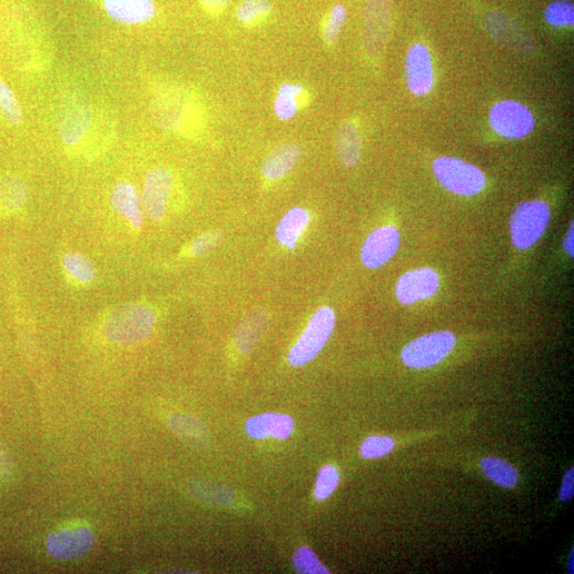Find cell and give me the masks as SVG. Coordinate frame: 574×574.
<instances>
[{
	"label": "cell",
	"mask_w": 574,
	"mask_h": 574,
	"mask_svg": "<svg viewBox=\"0 0 574 574\" xmlns=\"http://www.w3.org/2000/svg\"><path fill=\"white\" fill-rule=\"evenodd\" d=\"M155 322L157 315L152 305L136 302L109 310L102 318L101 330L111 344L131 346L146 340Z\"/></svg>",
	"instance_id": "cell-1"
},
{
	"label": "cell",
	"mask_w": 574,
	"mask_h": 574,
	"mask_svg": "<svg viewBox=\"0 0 574 574\" xmlns=\"http://www.w3.org/2000/svg\"><path fill=\"white\" fill-rule=\"evenodd\" d=\"M335 323L336 316L332 309L322 307L316 310L301 338L287 355L290 366L302 367L313 361L332 336Z\"/></svg>",
	"instance_id": "cell-2"
},
{
	"label": "cell",
	"mask_w": 574,
	"mask_h": 574,
	"mask_svg": "<svg viewBox=\"0 0 574 574\" xmlns=\"http://www.w3.org/2000/svg\"><path fill=\"white\" fill-rule=\"evenodd\" d=\"M55 123L62 143L74 148L84 139L93 123V110L87 99L79 93H68L59 102Z\"/></svg>",
	"instance_id": "cell-3"
},
{
	"label": "cell",
	"mask_w": 574,
	"mask_h": 574,
	"mask_svg": "<svg viewBox=\"0 0 574 574\" xmlns=\"http://www.w3.org/2000/svg\"><path fill=\"white\" fill-rule=\"evenodd\" d=\"M551 210L541 201L518 204L510 216V230L513 244L520 251L531 248L545 233Z\"/></svg>",
	"instance_id": "cell-4"
},
{
	"label": "cell",
	"mask_w": 574,
	"mask_h": 574,
	"mask_svg": "<svg viewBox=\"0 0 574 574\" xmlns=\"http://www.w3.org/2000/svg\"><path fill=\"white\" fill-rule=\"evenodd\" d=\"M433 172L439 183L453 194L474 196L486 185L485 174L479 167L453 157H440L433 163Z\"/></svg>",
	"instance_id": "cell-5"
},
{
	"label": "cell",
	"mask_w": 574,
	"mask_h": 574,
	"mask_svg": "<svg viewBox=\"0 0 574 574\" xmlns=\"http://www.w3.org/2000/svg\"><path fill=\"white\" fill-rule=\"evenodd\" d=\"M455 342V336L449 331L423 335L404 347L401 359L405 365L416 370L433 367L451 353Z\"/></svg>",
	"instance_id": "cell-6"
},
{
	"label": "cell",
	"mask_w": 574,
	"mask_h": 574,
	"mask_svg": "<svg viewBox=\"0 0 574 574\" xmlns=\"http://www.w3.org/2000/svg\"><path fill=\"white\" fill-rule=\"evenodd\" d=\"M490 123L499 135L510 140H520L532 133L535 120L526 105L516 101H502L494 104Z\"/></svg>",
	"instance_id": "cell-7"
},
{
	"label": "cell",
	"mask_w": 574,
	"mask_h": 574,
	"mask_svg": "<svg viewBox=\"0 0 574 574\" xmlns=\"http://www.w3.org/2000/svg\"><path fill=\"white\" fill-rule=\"evenodd\" d=\"M173 184V173L166 167H155L147 173L144 181L141 202L144 214L149 220L155 223L164 220Z\"/></svg>",
	"instance_id": "cell-8"
},
{
	"label": "cell",
	"mask_w": 574,
	"mask_h": 574,
	"mask_svg": "<svg viewBox=\"0 0 574 574\" xmlns=\"http://www.w3.org/2000/svg\"><path fill=\"white\" fill-rule=\"evenodd\" d=\"M392 20L391 0H367L363 42L368 54H378L388 43Z\"/></svg>",
	"instance_id": "cell-9"
},
{
	"label": "cell",
	"mask_w": 574,
	"mask_h": 574,
	"mask_svg": "<svg viewBox=\"0 0 574 574\" xmlns=\"http://www.w3.org/2000/svg\"><path fill=\"white\" fill-rule=\"evenodd\" d=\"M93 546L92 529L84 526L59 529L49 534L46 539L49 555L61 561L84 558L91 552Z\"/></svg>",
	"instance_id": "cell-10"
},
{
	"label": "cell",
	"mask_w": 574,
	"mask_h": 574,
	"mask_svg": "<svg viewBox=\"0 0 574 574\" xmlns=\"http://www.w3.org/2000/svg\"><path fill=\"white\" fill-rule=\"evenodd\" d=\"M486 29L501 45L518 53L533 51L534 42L531 35L513 17L504 12H492L485 21Z\"/></svg>",
	"instance_id": "cell-11"
},
{
	"label": "cell",
	"mask_w": 574,
	"mask_h": 574,
	"mask_svg": "<svg viewBox=\"0 0 574 574\" xmlns=\"http://www.w3.org/2000/svg\"><path fill=\"white\" fill-rule=\"evenodd\" d=\"M401 247V233L392 226L374 230L361 247V263L370 270L382 267L397 253Z\"/></svg>",
	"instance_id": "cell-12"
},
{
	"label": "cell",
	"mask_w": 574,
	"mask_h": 574,
	"mask_svg": "<svg viewBox=\"0 0 574 574\" xmlns=\"http://www.w3.org/2000/svg\"><path fill=\"white\" fill-rule=\"evenodd\" d=\"M405 76L409 89L414 95H427L434 86L432 57L423 44H414L405 59Z\"/></svg>",
	"instance_id": "cell-13"
},
{
	"label": "cell",
	"mask_w": 574,
	"mask_h": 574,
	"mask_svg": "<svg viewBox=\"0 0 574 574\" xmlns=\"http://www.w3.org/2000/svg\"><path fill=\"white\" fill-rule=\"evenodd\" d=\"M440 278L438 272L430 268H421L404 273L399 279L396 289L398 301L404 305L426 301L438 292Z\"/></svg>",
	"instance_id": "cell-14"
},
{
	"label": "cell",
	"mask_w": 574,
	"mask_h": 574,
	"mask_svg": "<svg viewBox=\"0 0 574 574\" xmlns=\"http://www.w3.org/2000/svg\"><path fill=\"white\" fill-rule=\"evenodd\" d=\"M110 202L117 214L127 222L131 233H140L144 223V211L139 192L134 183L121 181L112 189Z\"/></svg>",
	"instance_id": "cell-15"
},
{
	"label": "cell",
	"mask_w": 574,
	"mask_h": 574,
	"mask_svg": "<svg viewBox=\"0 0 574 574\" xmlns=\"http://www.w3.org/2000/svg\"><path fill=\"white\" fill-rule=\"evenodd\" d=\"M105 14L116 23L140 25L155 15L153 0H104Z\"/></svg>",
	"instance_id": "cell-16"
},
{
	"label": "cell",
	"mask_w": 574,
	"mask_h": 574,
	"mask_svg": "<svg viewBox=\"0 0 574 574\" xmlns=\"http://www.w3.org/2000/svg\"><path fill=\"white\" fill-rule=\"evenodd\" d=\"M295 422L289 415L264 413L249 418L246 422V433L254 440L272 438L287 440L294 430Z\"/></svg>",
	"instance_id": "cell-17"
},
{
	"label": "cell",
	"mask_w": 574,
	"mask_h": 574,
	"mask_svg": "<svg viewBox=\"0 0 574 574\" xmlns=\"http://www.w3.org/2000/svg\"><path fill=\"white\" fill-rule=\"evenodd\" d=\"M270 324V313L265 309L252 310L237 324L234 341L242 353L252 352L259 344Z\"/></svg>",
	"instance_id": "cell-18"
},
{
	"label": "cell",
	"mask_w": 574,
	"mask_h": 574,
	"mask_svg": "<svg viewBox=\"0 0 574 574\" xmlns=\"http://www.w3.org/2000/svg\"><path fill=\"white\" fill-rule=\"evenodd\" d=\"M28 202V189L16 174H0V218L15 216Z\"/></svg>",
	"instance_id": "cell-19"
},
{
	"label": "cell",
	"mask_w": 574,
	"mask_h": 574,
	"mask_svg": "<svg viewBox=\"0 0 574 574\" xmlns=\"http://www.w3.org/2000/svg\"><path fill=\"white\" fill-rule=\"evenodd\" d=\"M311 215L307 209L292 208L281 218L276 229V239L279 244L286 249H295L305 230L308 229Z\"/></svg>",
	"instance_id": "cell-20"
},
{
	"label": "cell",
	"mask_w": 574,
	"mask_h": 574,
	"mask_svg": "<svg viewBox=\"0 0 574 574\" xmlns=\"http://www.w3.org/2000/svg\"><path fill=\"white\" fill-rule=\"evenodd\" d=\"M302 149L298 144H283L268 155L262 173L268 180H278L289 173L301 160Z\"/></svg>",
	"instance_id": "cell-21"
},
{
	"label": "cell",
	"mask_w": 574,
	"mask_h": 574,
	"mask_svg": "<svg viewBox=\"0 0 574 574\" xmlns=\"http://www.w3.org/2000/svg\"><path fill=\"white\" fill-rule=\"evenodd\" d=\"M61 266L67 282L74 287L89 286L95 280L96 268L83 253H65L61 260Z\"/></svg>",
	"instance_id": "cell-22"
},
{
	"label": "cell",
	"mask_w": 574,
	"mask_h": 574,
	"mask_svg": "<svg viewBox=\"0 0 574 574\" xmlns=\"http://www.w3.org/2000/svg\"><path fill=\"white\" fill-rule=\"evenodd\" d=\"M361 139L360 131L353 123L342 124L336 136V153L341 163L346 167L359 164L361 157Z\"/></svg>",
	"instance_id": "cell-23"
},
{
	"label": "cell",
	"mask_w": 574,
	"mask_h": 574,
	"mask_svg": "<svg viewBox=\"0 0 574 574\" xmlns=\"http://www.w3.org/2000/svg\"><path fill=\"white\" fill-rule=\"evenodd\" d=\"M174 434L189 444L203 446L209 441V432L196 417L183 414L173 415L168 421Z\"/></svg>",
	"instance_id": "cell-24"
},
{
	"label": "cell",
	"mask_w": 574,
	"mask_h": 574,
	"mask_svg": "<svg viewBox=\"0 0 574 574\" xmlns=\"http://www.w3.org/2000/svg\"><path fill=\"white\" fill-rule=\"evenodd\" d=\"M185 490L196 500L213 505H228L235 499L233 490L213 482L191 481L186 483Z\"/></svg>",
	"instance_id": "cell-25"
},
{
	"label": "cell",
	"mask_w": 574,
	"mask_h": 574,
	"mask_svg": "<svg viewBox=\"0 0 574 574\" xmlns=\"http://www.w3.org/2000/svg\"><path fill=\"white\" fill-rule=\"evenodd\" d=\"M303 87L301 84H283L279 87L276 101H274V114L281 121H290L298 112L297 97L301 95Z\"/></svg>",
	"instance_id": "cell-26"
},
{
	"label": "cell",
	"mask_w": 574,
	"mask_h": 574,
	"mask_svg": "<svg viewBox=\"0 0 574 574\" xmlns=\"http://www.w3.org/2000/svg\"><path fill=\"white\" fill-rule=\"evenodd\" d=\"M0 117L11 127H18L24 123V114L14 90L0 77Z\"/></svg>",
	"instance_id": "cell-27"
},
{
	"label": "cell",
	"mask_w": 574,
	"mask_h": 574,
	"mask_svg": "<svg viewBox=\"0 0 574 574\" xmlns=\"http://www.w3.org/2000/svg\"><path fill=\"white\" fill-rule=\"evenodd\" d=\"M481 467L486 477L503 488H514L518 482L515 468L503 460L486 458L481 460Z\"/></svg>",
	"instance_id": "cell-28"
},
{
	"label": "cell",
	"mask_w": 574,
	"mask_h": 574,
	"mask_svg": "<svg viewBox=\"0 0 574 574\" xmlns=\"http://www.w3.org/2000/svg\"><path fill=\"white\" fill-rule=\"evenodd\" d=\"M340 484V472L332 465H326L318 472L314 497L318 501H324L333 494Z\"/></svg>",
	"instance_id": "cell-29"
},
{
	"label": "cell",
	"mask_w": 574,
	"mask_h": 574,
	"mask_svg": "<svg viewBox=\"0 0 574 574\" xmlns=\"http://www.w3.org/2000/svg\"><path fill=\"white\" fill-rule=\"evenodd\" d=\"M545 18L554 27L572 26L574 23V5L569 0H557V2L548 5Z\"/></svg>",
	"instance_id": "cell-30"
},
{
	"label": "cell",
	"mask_w": 574,
	"mask_h": 574,
	"mask_svg": "<svg viewBox=\"0 0 574 574\" xmlns=\"http://www.w3.org/2000/svg\"><path fill=\"white\" fill-rule=\"evenodd\" d=\"M294 566L298 573L302 574H329L330 571L318 559L314 551L309 547L297 549L294 554Z\"/></svg>",
	"instance_id": "cell-31"
},
{
	"label": "cell",
	"mask_w": 574,
	"mask_h": 574,
	"mask_svg": "<svg viewBox=\"0 0 574 574\" xmlns=\"http://www.w3.org/2000/svg\"><path fill=\"white\" fill-rule=\"evenodd\" d=\"M395 447L394 440L384 435H373L361 444L360 452L366 460L379 459L389 454Z\"/></svg>",
	"instance_id": "cell-32"
},
{
	"label": "cell",
	"mask_w": 574,
	"mask_h": 574,
	"mask_svg": "<svg viewBox=\"0 0 574 574\" xmlns=\"http://www.w3.org/2000/svg\"><path fill=\"white\" fill-rule=\"evenodd\" d=\"M222 239V231H207V233L197 236L196 239L191 242V244L186 249V253L191 255V257H203V255L213 252L220 244Z\"/></svg>",
	"instance_id": "cell-33"
},
{
	"label": "cell",
	"mask_w": 574,
	"mask_h": 574,
	"mask_svg": "<svg viewBox=\"0 0 574 574\" xmlns=\"http://www.w3.org/2000/svg\"><path fill=\"white\" fill-rule=\"evenodd\" d=\"M272 10L268 0H242L236 10V17L242 23H252Z\"/></svg>",
	"instance_id": "cell-34"
},
{
	"label": "cell",
	"mask_w": 574,
	"mask_h": 574,
	"mask_svg": "<svg viewBox=\"0 0 574 574\" xmlns=\"http://www.w3.org/2000/svg\"><path fill=\"white\" fill-rule=\"evenodd\" d=\"M347 20V10L342 5H334L330 12L329 21L324 28V39L330 44L339 40L342 27Z\"/></svg>",
	"instance_id": "cell-35"
},
{
	"label": "cell",
	"mask_w": 574,
	"mask_h": 574,
	"mask_svg": "<svg viewBox=\"0 0 574 574\" xmlns=\"http://www.w3.org/2000/svg\"><path fill=\"white\" fill-rule=\"evenodd\" d=\"M574 495V470L571 468L570 470H568L566 476L564 478L563 485H561V490L559 491V500L561 502H567L571 500Z\"/></svg>",
	"instance_id": "cell-36"
},
{
	"label": "cell",
	"mask_w": 574,
	"mask_h": 574,
	"mask_svg": "<svg viewBox=\"0 0 574 574\" xmlns=\"http://www.w3.org/2000/svg\"><path fill=\"white\" fill-rule=\"evenodd\" d=\"M229 3L230 0H202L203 7L210 12L222 11Z\"/></svg>",
	"instance_id": "cell-37"
},
{
	"label": "cell",
	"mask_w": 574,
	"mask_h": 574,
	"mask_svg": "<svg viewBox=\"0 0 574 574\" xmlns=\"http://www.w3.org/2000/svg\"><path fill=\"white\" fill-rule=\"evenodd\" d=\"M564 248L570 257H573V223H571L570 229L568 230L566 239L564 241Z\"/></svg>",
	"instance_id": "cell-38"
},
{
	"label": "cell",
	"mask_w": 574,
	"mask_h": 574,
	"mask_svg": "<svg viewBox=\"0 0 574 574\" xmlns=\"http://www.w3.org/2000/svg\"><path fill=\"white\" fill-rule=\"evenodd\" d=\"M568 569H569L570 573H573V551L570 554L569 567H568Z\"/></svg>",
	"instance_id": "cell-39"
}]
</instances>
